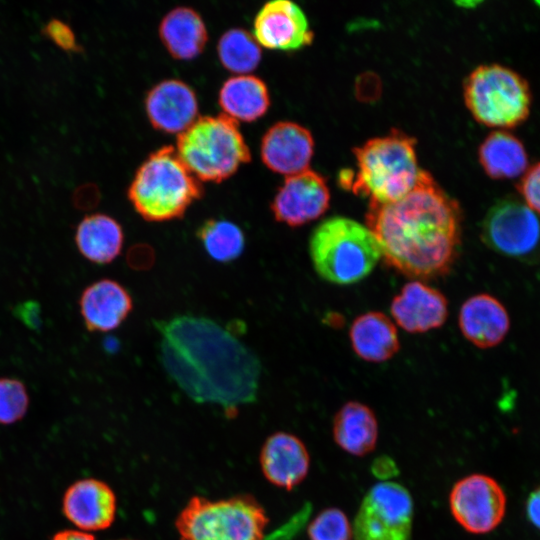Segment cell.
<instances>
[{
	"mask_svg": "<svg viewBox=\"0 0 540 540\" xmlns=\"http://www.w3.org/2000/svg\"><path fill=\"white\" fill-rule=\"evenodd\" d=\"M155 327L163 368L189 398L230 412L255 401L260 361L232 332L190 314L158 321Z\"/></svg>",
	"mask_w": 540,
	"mask_h": 540,
	"instance_id": "1",
	"label": "cell"
},
{
	"mask_svg": "<svg viewBox=\"0 0 540 540\" xmlns=\"http://www.w3.org/2000/svg\"><path fill=\"white\" fill-rule=\"evenodd\" d=\"M461 209L426 171L415 186L393 202H370L366 226L381 257L398 272L417 279L445 275L461 242Z\"/></svg>",
	"mask_w": 540,
	"mask_h": 540,
	"instance_id": "2",
	"label": "cell"
},
{
	"mask_svg": "<svg viewBox=\"0 0 540 540\" xmlns=\"http://www.w3.org/2000/svg\"><path fill=\"white\" fill-rule=\"evenodd\" d=\"M357 172L340 175L341 185L370 198L388 203L406 195L416 184L421 169L415 139L398 130L375 137L354 149Z\"/></svg>",
	"mask_w": 540,
	"mask_h": 540,
	"instance_id": "3",
	"label": "cell"
},
{
	"mask_svg": "<svg viewBox=\"0 0 540 540\" xmlns=\"http://www.w3.org/2000/svg\"><path fill=\"white\" fill-rule=\"evenodd\" d=\"M203 193L200 180L170 145L148 155L136 170L127 191L135 211L149 222L182 218Z\"/></svg>",
	"mask_w": 540,
	"mask_h": 540,
	"instance_id": "4",
	"label": "cell"
},
{
	"mask_svg": "<svg viewBox=\"0 0 540 540\" xmlns=\"http://www.w3.org/2000/svg\"><path fill=\"white\" fill-rule=\"evenodd\" d=\"M309 253L318 275L338 285L363 280L381 258L371 230L345 217H332L320 223L311 234Z\"/></svg>",
	"mask_w": 540,
	"mask_h": 540,
	"instance_id": "5",
	"label": "cell"
},
{
	"mask_svg": "<svg viewBox=\"0 0 540 540\" xmlns=\"http://www.w3.org/2000/svg\"><path fill=\"white\" fill-rule=\"evenodd\" d=\"M175 149L189 171L201 181L221 182L251 160L237 121L225 114L197 117L178 134Z\"/></svg>",
	"mask_w": 540,
	"mask_h": 540,
	"instance_id": "6",
	"label": "cell"
},
{
	"mask_svg": "<svg viewBox=\"0 0 540 540\" xmlns=\"http://www.w3.org/2000/svg\"><path fill=\"white\" fill-rule=\"evenodd\" d=\"M269 518L250 495L194 496L176 518L179 540H263Z\"/></svg>",
	"mask_w": 540,
	"mask_h": 540,
	"instance_id": "7",
	"label": "cell"
},
{
	"mask_svg": "<svg viewBox=\"0 0 540 540\" xmlns=\"http://www.w3.org/2000/svg\"><path fill=\"white\" fill-rule=\"evenodd\" d=\"M464 100L475 120L502 130L528 118L532 93L527 80L516 71L500 64H485L465 79Z\"/></svg>",
	"mask_w": 540,
	"mask_h": 540,
	"instance_id": "8",
	"label": "cell"
},
{
	"mask_svg": "<svg viewBox=\"0 0 540 540\" xmlns=\"http://www.w3.org/2000/svg\"><path fill=\"white\" fill-rule=\"evenodd\" d=\"M413 501L400 484L381 482L364 497L354 520L355 540H410Z\"/></svg>",
	"mask_w": 540,
	"mask_h": 540,
	"instance_id": "9",
	"label": "cell"
},
{
	"mask_svg": "<svg viewBox=\"0 0 540 540\" xmlns=\"http://www.w3.org/2000/svg\"><path fill=\"white\" fill-rule=\"evenodd\" d=\"M481 239L495 252L517 259L540 251V218L523 201L505 197L494 203L481 223Z\"/></svg>",
	"mask_w": 540,
	"mask_h": 540,
	"instance_id": "10",
	"label": "cell"
},
{
	"mask_svg": "<svg viewBox=\"0 0 540 540\" xmlns=\"http://www.w3.org/2000/svg\"><path fill=\"white\" fill-rule=\"evenodd\" d=\"M449 505L453 517L465 530L473 534H485L503 520L506 495L493 478L472 474L453 486Z\"/></svg>",
	"mask_w": 540,
	"mask_h": 540,
	"instance_id": "11",
	"label": "cell"
},
{
	"mask_svg": "<svg viewBox=\"0 0 540 540\" xmlns=\"http://www.w3.org/2000/svg\"><path fill=\"white\" fill-rule=\"evenodd\" d=\"M329 204L330 191L325 179L307 169L285 178L270 208L276 221L298 227L319 218Z\"/></svg>",
	"mask_w": 540,
	"mask_h": 540,
	"instance_id": "12",
	"label": "cell"
},
{
	"mask_svg": "<svg viewBox=\"0 0 540 540\" xmlns=\"http://www.w3.org/2000/svg\"><path fill=\"white\" fill-rule=\"evenodd\" d=\"M253 36L265 48L292 51L311 44L314 34L305 13L296 3L271 0L256 13Z\"/></svg>",
	"mask_w": 540,
	"mask_h": 540,
	"instance_id": "13",
	"label": "cell"
},
{
	"mask_svg": "<svg viewBox=\"0 0 540 540\" xmlns=\"http://www.w3.org/2000/svg\"><path fill=\"white\" fill-rule=\"evenodd\" d=\"M116 495L105 482L85 478L72 483L62 499L64 516L79 530L90 532L107 529L115 520Z\"/></svg>",
	"mask_w": 540,
	"mask_h": 540,
	"instance_id": "14",
	"label": "cell"
},
{
	"mask_svg": "<svg viewBox=\"0 0 540 540\" xmlns=\"http://www.w3.org/2000/svg\"><path fill=\"white\" fill-rule=\"evenodd\" d=\"M313 153L312 134L292 121L273 124L261 140L260 155L263 163L270 170L287 176L307 170Z\"/></svg>",
	"mask_w": 540,
	"mask_h": 540,
	"instance_id": "15",
	"label": "cell"
},
{
	"mask_svg": "<svg viewBox=\"0 0 540 540\" xmlns=\"http://www.w3.org/2000/svg\"><path fill=\"white\" fill-rule=\"evenodd\" d=\"M147 117L155 129L166 133H181L198 115V100L186 82L169 78L155 84L145 97Z\"/></svg>",
	"mask_w": 540,
	"mask_h": 540,
	"instance_id": "16",
	"label": "cell"
},
{
	"mask_svg": "<svg viewBox=\"0 0 540 540\" xmlns=\"http://www.w3.org/2000/svg\"><path fill=\"white\" fill-rule=\"evenodd\" d=\"M79 308L86 329L104 333L123 324L133 310V299L121 283L103 278L82 291Z\"/></svg>",
	"mask_w": 540,
	"mask_h": 540,
	"instance_id": "17",
	"label": "cell"
},
{
	"mask_svg": "<svg viewBox=\"0 0 540 540\" xmlns=\"http://www.w3.org/2000/svg\"><path fill=\"white\" fill-rule=\"evenodd\" d=\"M390 310L402 329L423 333L444 324L448 303L440 291L420 281H411L393 298Z\"/></svg>",
	"mask_w": 540,
	"mask_h": 540,
	"instance_id": "18",
	"label": "cell"
},
{
	"mask_svg": "<svg viewBox=\"0 0 540 540\" xmlns=\"http://www.w3.org/2000/svg\"><path fill=\"white\" fill-rule=\"evenodd\" d=\"M259 461L265 478L273 485L287 490L304 480L310 463L303 442L285 432H276L266 439Z\"/></svg>",
	"mask_w": 540,
	"mask_h": 540,
	"instance_id": "19",
	"label": "cell"
},
{
	"mask_svg": "<svg viewBox=\"0 0 540 540\" xmlns=\"http://www.w3.org/2000/svg\"><path fill=\"white\" fill-rule=\"evenodd\" d=\"M459 327L469 342L487 349L503 341L510 328V318L498 299L482 293L468 298L462 304Z\"/></svg>",
	"mask_w": 540,
	"mask_h": 540,
	"instance_id": "20",
	"label": "cell"
},
{
	"mask_svg": "<svg viewBox=\"0 0 540 540\" xmlns=\"http://www.w3.org/2000/svg\"><path fill=\"white\" fill-rule=\"evenodd\" d=\"M74 240L79 253L86 260L106 265L121 254L124 231L121 224L110 215L92 213L77 224Z\"/></svg>",
	"mask_w": 540,
	"mask_h": 540,
	"instance_id": "21",
	"label": "cell"
},
{
	"mask_svg": "<svg viewBox=\"0 0 540 540\" xmlns=\"http://www.w3.org/2000/svg\"><path fill=\"white\" fill-rule=\"evenodd\" d=\"M159 36L172 57L190 60L203 51L208 31L202 16L195 9L178 6L162 18Z\"/></svg>",
	"mask_w": 540,
	"mask_h": 540,
	"instance_id": "22",
	"label": "cell"
},
{
	"mask_svg": "<svg viewBox=\"0 0 540 540\" xmlns=\"http://www.w3.org/2000/svg\"><path fill=\"white\" fill-rule=\"evenodd\" d=\"M352 348L368 362H384L399 350L395 325L383 313L371 311L358 316L349 330Z\"/></svg>",
	"mask_w": 540,
	"mask_h": 540,
	"instance_id": "23",
	"label": "cell"
},
{
	"mask_svg": "<svg viewBox=\"0 0 540 540\" xmlns=\"http://www.w3.org/2000/svg\"><path fill=\"white\" fill-rule=\"evenodd\" d=\"M218 102L225 115L236 121L251 122L266 113L270 94L266 83L258 76L237 74L223 82Z\"/></svg>",
	"mask_w": 540,
	"mask_h": 540,
	"instance_id": "24",
	"label": "cell"
},
{
	"mask_svg": "<svg viewBox=\"0 0 540 540\" xmlns=\"http://www.w3.org/2000/svg\"><path fill=\"white\" fill-rule=\"evenodd\" d=\"M333 436L338 446L352 455L370 453L378 438V424L373 411L360 402H347L334 417Z\"/></svg>",
	"mask_w": 540,
	"mask_h": 540,
	"instance_id": "25",
	"label": "cell"
},
{
	"mask_svg": "<svg viewBox=\"0 0 540 540\" xmlns=\"http://www.w3.org/2000/svg\"><path fill=\"white\" fill-rule=\"evenodd\" d=\"M478 157L485 173L493 179L516 178L528 168L523 143L505 130H495L487 135L479 146Z\"/></svg>",
	"mask_w": 540,
	"mask_h": 540,
	"instance_id": "26",
	"label": "cell"
},
{
	"mask_svg": "<svg viewBox=\"0 0 540 540\" xmlns=\"http://www.w3.org/2000/svg\"><path fill=\"white\" fill-rule=\"evenodd\" d=\"M196 235L206 254L218 263H231L245 250L246 238L243 230L227 219L205 220L198 227Z\"/></svg>",
	"mask_w": 540,
	"mask_h": 540,
	"instance_id": "27",
	"label": "cell"
},
{
	"mask_svg": "<svg viewBox=\"0 0 540 540\" xmlns=\"http://www.w3.org/2000/svg\"><path fill=\"white\" fill-rule=\"evenodd\" d=\"M217 54L221 64L237 74L253 71L261 60L259 43L253 34L239 27L230 28L220 36Z\"/></svg>",
	"mask_w": 540,
	"mask_h": 540,
	"instance_id": "28",
	"label": "cell"
},
{
	"mask_svg": "<svg viewBox=\"0 0 540 540\" xmlns=\"http://www.w3.org/2000/svg\"><path fill=\"white\" fill-rule=\"evenodd\" d=\"M29 401L27 388L21 380L0 377V424L20 421L27 413Z\"/></svg>",
	"mask_w": 540,
	"mask_h": 540,
	"instance_id": "29",
	"label": "cell"
},
{
	"mask_svg": "<svg viewBox=\"0 0 540 540\" xmlns=\"http://www.w3.org/2000/svg\"><path fill=\"white\" fill-rule=\"evenodd\" d=\"M352 535L347 516L337 508L323 510L308 527L310 540H351Z\"/></svg>",
	"mask_w": 540,
	"mask_h": 540,
	"instance_id": "30",
	"label": "cell"
},
{
	"mask_svg": "<svg viewBox=\"0 0 540 540\" xmlns=\"http://www.w3.org/2000/svg\"><path fill=\"white\" fill-rule=\"evenodd\" d=\"M41 33L64 51L81 52L83 50L70 25L58 18H51L42 27Z\"/></svg>",
	"mask_w": 540,
	"mask_h": 540,
	"instance_id": "31",
	"label": "cell"
},
{
	"mask_svg": "<svg viewBox=\"0 0 540 540\" xmlns=\"http://www.w3.org/2000/svg\"><path fill=\"white\" fill-rule=\"evenodd\" d=\"M517 189L523 202L535 213L540 214V162L527 168L521 176Z\"/></svg>",
	"mask_w": 540,
	"mask_h": 540,
	"instance_id": "32",
	"label": "cell"
},
{
	"mask_svg": "<svg viewBox=\"0 0 540 540\" xmlns=\"http://www.w3.org/2000/svg\"><path fill=\"white\" fill-rule=\"evenodd\" d=\"M153 249L146 244L134 245L127 253V263L136 270H145L150 268L154 262Z\"/></svg>",
	"mask_w": 540,
	"mask_h": 540,
	"instance_id": "33",
	"label": "cell"
},
{
	"mask_svg": "<svg viewBox=\"0 0 540 540\" xmlns=\"http://www.w3.org/2000/svg\"><path fill=\"white\" fill-rule=\"evenodd\" d=\"M13 313L30 329H37L41 325L40 305L37 302H23L14 307Z\"/></svg>",
	"mask_w": 540,
	"mask_h": 540,
	"instance_id": "34",
	"label": "cell"
},
{
	"mask_svg": "<svg viewBox=\"0 0 540 540\" xmlns=\"http://www.w3.org/2000/svg\"><path fill=\"white\" fill-rule=\"evenodd\" d=\"M372 473L379 479H389L398 474V469L392 458L380 456L376 458L371 466Z\"/></svg>",
	"mask_w": 540,
	"mask_h": 540,
	"instance_id": "35",
	"label": "cell"
},
{
	"mask_svg": "<svg viewBox=\"0 0 540 540\" xmlns=\"http://www.w3.org/2000/svg\"><path fill=\"white\" fill-rule=\"evenodd\" d=\"M526 514L528 520L540 529V486L529 494L526 501Z\"/></svg>",
	"mask_w": 540,
	"mask_h": 540,
	"instance_id": "36",
	"label": "cell"
},
{
	"mask_svg": "<svg viewBox=\"0 0 540 540\" xmlns=\"http://www.w3.org/2000/svg\"><path fill=\"white\" fill-rule=\"evenodd\" d=\"M51 540H95V538L89 532L79 529H68L57 532Z\"/></svg>",
	"mask_w": 540,
	"mask_h": 540,
	"instance_id": "37",
	"label": "cell"
}]
</instances>
